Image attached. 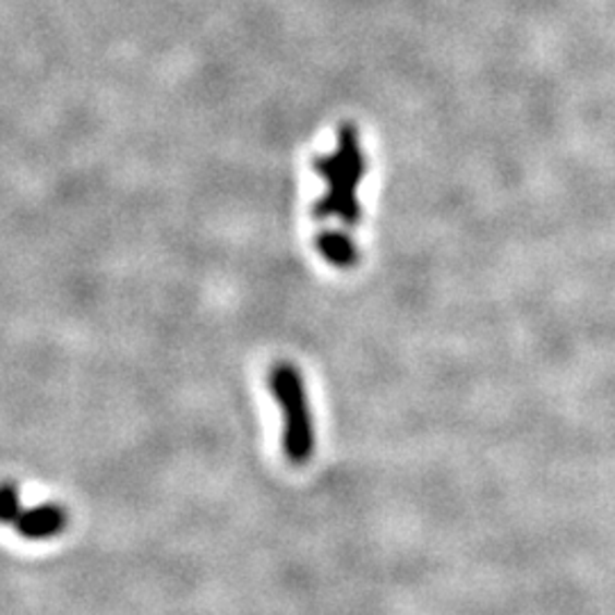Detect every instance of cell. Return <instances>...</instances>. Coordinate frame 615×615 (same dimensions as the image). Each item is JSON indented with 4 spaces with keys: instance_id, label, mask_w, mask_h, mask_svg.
I'll return each instance as SVG.
<instances>
[{
    "instance_id": "obj_1",
    "label": "cell",
    "mask_w": 615,
    "mask_h": 615,
    "mask_svg": "<svg viewBox=\"0 0 615 615\" xmlns=\"http://www.w3.org/2000/svg\"><path fill=\"white\" fill-rule=\"evenodd\" d=\"M269 390L284 420L280 447L292 466H305L315 454V426L303 374L292 363H276L269 370Z\"/></svg>"
},
{
    "instance_id": "obj_2",
    "label": "cell",
    "mask_w": 615,
    "mask_h": 615,
    "mask_svg": "<svg viewBox=\"0 0 615 615\" xmlns=\"http://www.w3.org/2000/svg\"><path fill=\"white\" fill-rule=\"evenodd\" d=\"M16 531L28 541H48L67 527V510L58 504H37L23 508L14 522Z\"/></svg>"
},
{
    "instance_id": "obj_3",
    "label": "cell",
    "mask_w": 615,
    "mask_h": 615,
    "mask_svg": "<svg viewBox=\"0 0 615 615\" xmlns=\"http://www.w3.org/2000/svg\"><path fill=\"white\" fill-rule=\"evenodd\" d=\"M21 497L14 483L0 485V524H14L21 516Z\"/></svg>"
}]
</instances>
